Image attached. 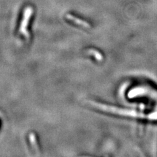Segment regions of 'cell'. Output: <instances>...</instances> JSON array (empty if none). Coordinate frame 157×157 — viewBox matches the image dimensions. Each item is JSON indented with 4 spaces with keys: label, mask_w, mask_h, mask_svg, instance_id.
I'll list each match as a JSON object with an SVG mask.
<instances>
[{
    "label": "cell",
    "mask_w": 157,
    "mask_h": 157,
    "mask_svg": "<svg viewBox=\"0 0 157 157\" xmlns=\"http://www.w3.org/2000/svg\"><path fill=\"white\" fill-rule=\"evenodd\" d=\"M29 142H30V144L33 147V150L35 151L36 155H37L38 156L40 155L39 154V147L37 145V141H36V137L35 134L33 133H30L29 135Z\"/></svg>",
    "instance_id": "cell-4"
},
{
    "label": "cell",
    "mask_w": 157,
    "mask_h": 157,
    "mask_svg": "<svg viewBox=\"0 0 157 157\" xmlns=\"http://www.w3.org/2000/svg\"><path fill=\"white\" fill-rule=\"evenodd\" d=\"M66 17L67 19L70 20V21L75 23L76 24H78V25H80V26L84 27V28H90V25L88 22H86L85 21H83V20H81L80 18H78L74 16H73L70 14H67L66 15Z\"/></svg>",
    "instance_id": "cell-3"
},
{
    "label": "cell",
    "mask_w": 157,
    "mask_h": 157,
    "mask_svg": "<svg viewBox=\"0 0 157 157\" xmlns=\"http://www.w3.org/2000/svg\"><path fill=\"white\" fill-rule=\"evenodd\" d=\"M33 14V8L32 7H27L25 8L23 13V18L21 23L19 32L22 36L26 39H28L29 37V33L28 31V26L29 22V20Z\"/></svg>",
    "instance_id": "cell-2"
},
{
    "label": "cell",
    "mask_w": 157,
    "mask_h": 157,
    "mask_svg": "<svg viewBox=\"0 0 157 157\" xmlns=\"http://www.w3.org/2000/svg\"><path fill=\"white\" fill-rule=\"evenodd\" d=\"M89 103L92 106L96 107V109L115 115L134 118H141V119H147L149 120H157V112L152 113L149 114H145L143 113L137 112L132 109H122V108L107 105L106 104H103L101 103H98L96 101H90Z\"/></svg>",
    "instance_id": "cell-1"
},
{
    "label": "cell",
    "mask_w": 157,
    "mask_h": 157,
    "mask_svg": "<svg viewBox=\"0 0 157 157\" xmlns=\"http://www.w3.org/2000/svg\"><path fill=\"white\" fill-rule=\"evenodd\" d=\"M86 53L88 55L94 56L96 60L98 61L101 62L103 60V56L101 54L99 51L95 50V49H93V48L88 49V50H87L86 51Z\"/></svg>",
    "instance_id": "cell-5"
}]
</instances>
